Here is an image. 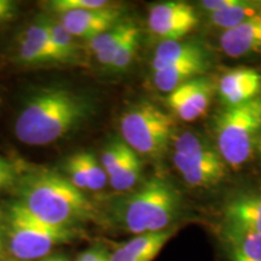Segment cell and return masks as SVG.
Wrapping results in <instances>:
<instances>
[{
  "label": "cell",
  "mask_w": 261,
  "mask_h": 261,
  "mask_svg": "<svg viewBox=\"0 0 261 261\" xmlns=\"http://www.w3.org/2000/svg\"><path fill=\"white\" fill-rule=\"evenodd\" d=\"M0 261H3V260H0Z\"/></svg>",
  "instance_id": "e575fe53"
},
{
  "label": "cell",
  "mask_w": 261,
  "mask_h": 261,
  "mask_svg": "<svg viewBox=\"0 0 261 261\" xmlns=\"http://www.w3.org/2000/svg\"><path fill=\"white\" fill-rule=\"evenodd\" d=\"M142 169V160L136 151H132L121 167L109 177L110 187L119 192L129 191L139 181Z\"/></svg>",
  "instance_id": "44dd1931"
},
{
  "label": "cell",
  "mask_w": 261,
  "mask_h": 261,
  "mask_svg": "<svg viewBox=\"0 0 261 261\" xmlns=\"http://www.w3.org/2000/svg\"><path fill=\"white\" fill-rule=\"evenodd\" d=\"M133 150L121 138H115L106 146L100 155L99 162L106 171L108 178L122 166Z\"/></svg>",
  "instance_id": "cb8c5ba5"
},
{
  "label": "cell",
  "mask_w": 261,
  "mask_h": 261,
  "mask_svg": "<svg viewBox=\"0 0 261 261\" xmlns=\"http://www.w3.org/2000/svg\"><path fill=\"white\" fill-rule=\"evenodd\" d=\"M109 219L135 236L179 227L184 219L180 192L165 177L149 178L135 191L121 196L109 207Z\"/></svg>",
  "instance_id": "7a4b0ae2"
},
{
  "label": "cell",
  "mask_w": 261,
  "mask_h": 261,
  "mask_svg": "<svg viewBox=\"0 0 261 261\" xmlns=\"http://www.w3.org/2000/svg\"><path fill=\"white\" fill-rule=\"evenodd\" d=\"M75 261H80V260H79V259H76V260H75Z\"/></svg>",
  "instance_id": "836d02e7"
},
{
  "label": "cell",
  "mask_w": 261,
  "mask_h": 261,
  "mask_svg": "<svg viewBox=\"0 0 261 261\" xmlns=\"http://www.w3.org/2000/svg\"><path fill=\"white\" fill-rule=\"evenodd\" d=\"M18 57L27 65L58 63V57L51 41L50 18L40 16L25 29L18 48Z\"/></svg>",
  "instance_id": "7c38bea8"
},
{
  "label": "cell",
  "mask_w": 261,
  "mask_h": 261,
  "mask_svg": "<svg viewBox=\"0 0 261 261\" xmlns=\"http://www.w3.org/2000/svg\"><path fill=\"white\" fill-rule=\"evenodd\" d=\"M56 261H68V260L61 255H56Z\"/></svg>",
  "instance_id": "1f68e13d"
},
{
  "label": "cell",
  "mask_w": 261,
  "mask_h": 261,
  "mask_svg": "<svg viewBox=\"0 0 261 261\" xmlns=\"http://www.w3.org/2000/svg\"><path fill=\"white\" fill-rule=\"evenodd\" d=\"M65 169H67L68 175H69L68 179H69V181L75 188H77L81 191L87 190V179L86 173H85V166L81 152L74 154L68 159Z\"/></svg>",
  "instance_id": "4316f807"
},
{
  "label": "cell",
  "mask_w": 261,
  "mask_h": 261,
  "mask_svg": "<svg viewBox=\"0 0 261 261\" xmlns=\"http://www.w3.org/2000/svg\"><path fill=\"white\" fill-rule=\"evenodd\" d=\"M220 48L228 57L261 54V15L221 33Z\"/></svg>",
  "instance_id": "5bb4252c"
},
{
  "label": "cell",
  "mask_w": 261,
  "mask_h": 261,
  "mask_svg": "<svg viewBox=\"0 0 261 261\" xmlns=\"http://www.w3.org/2000/svg\"><path fill=\"white\" fill-rule=\"evenodd\" d=\"M15 180V172L12 166L5 159L0 158V190Z\"/></svg>",
  "instance_id": "f1b7e54d"
},
{
  "label": "cell",
  "mask_w": 261,
  "mask_h": 261,
  "mask_svg": "<svg viewBox=\"0 0 261 261\" xmlns=\"http://www.w3.org/2000/svg\"><path fill=\"white\" fill-rule=\"evenodd\" d=\"M132 24V21L123 19L122 22L114 25L109 31L104 32L102 34L97 35V37L89 40L90 50L96 55L98 62L106 68H110L117 46H119L120 42L122 41V39L128 33Z\"/></svg>",
  "instance_id": "d6986e66"
},
{
  "label": "cell",
  "mask_w": 261,
  "mask_h": 261,
  "mask_svg": "<svg viewBox=\"0 0 261 261\" xmlns=\"http://www.w3.org/2000/svg\"><path fill=\"white\" fill-rule=\"evenodd\" d=\"M123 21V11L115 4L97 10H77L60 15V22L74 38L87 41Z\"/></svg>",
  "instance_id": "30bf717a"
},
{
  "label": "cell",
  "mask_w": 261,
  "mask_h": 261,
  "mask_svg": "<svg viewBox=\"0 0 261 261\" xmlns=\"http://www.w3.org/2000/svg\"><path fill=\"white\" fill-rule=\"evenodd\" d=\"M85 166V173L87 179V190L99 191L109 182L106 171H104L99 160H97L91 152L81 151Z\"/></svg>",
  "instance_id": "d4e9b609"
},
{
  "label": "cell",
  "mask_w": 261,
  "mask_h": 261,
  "mask_svg": "<svg viewBox=\"0 0 261 261\" xmlns=\"http://www.w3.org/2000/svg\"><path fill=\"white\" fill-rule=\"evenodd\" d=\"M114 5V3L107 0H54L48 4L52 11L56 15L64 14L77 10H97Z\"/></svg>",
  "instance_id": "484cf974"
},
{
  "label": "cell",
  "mask_w": 261,
  "mask_h": 261,
  "mask_svg": "<svg viewBox=\"0 0 261 261\" xmlns=\"http://www.w3.org/2000/svg\"><path fill=\"white\" fill-rule=\"evenodd\" d=\"M178 228L135 236L110 253L109 261H154Z\"/></svg>",
  "instance_id": "2e32d148"
},
{
  "label": "cell",
  "mask_w": 261,
  "mask_h": 261,
  "mask_svg": "<svg viewBox=\"0 0 261 261\" xmlns=\"http://www.w3.org/2000/svg\"><path fill=\"white\" fill-rule=\"evenodd\" d=\"M257 150H259L260 154H261V138H260V140H259V145H257Z\"/></svg>",
  "instance_id": "d6a6232c"
},
{
  "label": "cell",
  "mask_w": 261,
  "mask_h": 261,
  "mask_svg": "<svg viewBox=\"0 0 261 261\" xmlns=\"http://www.w3.org/2000/svg\"><path fill=\"white\" fill-rule=\"evenodd\" d=\"M220 223L261 236V191H240L228 197L221 210Z\"/></svg>",
  "instance_id": "4fadbf2b"
},
{
  "label": "cell",
  "mask_w": 261,
  "mask_h": 261,
  "mask_svg": "<svg viewBox=\"0 0 261 261\" xmlns=\"http://www.w3.org/2000/svg\"><path fill=\"white\" fill-rule=\"evenodd\" d=\"M215 89L213 80L202 75L168 93L167 103L172 113L182 121H195L207 112Z\"/></svg>",
  "instance_id": "9c48e42d"
},
{
  "label": "cell",
  "mask_w": 261,
  "mask_h": 261,
  "mask_svg": "<svg viewBox=\"0 0 261 261\" xmlns=\"http://www.w3.org/2000/svg\"><path fill=\"white\" fill-rule=\"evenodd\" d=\"M18 6L14 0H0V28L14 21L18 14Z\"/></svg>",
  "instance_id": "83f0119b"
},
{
  "label": "cell",
  "mask_w": 261,
  "mask_h": 261,
  "mask_svg": "<svg viewBox=\"0 0 261 261\" xmlns=\"http://www.w3.org/2000/svg\"><path fill=\"white\" fill-rule=\"evenodd\" d=\"M139 37L140 31L138 25L133 22L128 33H127L125 38L122 39V41L120 42L119 46H117L115 55H114L113 63L110 65L109 69H112L114 71H121L129 67L130 62H132L133 57H135L136 55L137 47H138Z\"/></svg>",
  "instance_id": "603a6c76"
},
{
  "label": "cell",
  "mask_w": 261,
  "mask_h": 261,
  "mask_svg": "<svg viewBox=\"0 0 261 261\" xmlns=\"http://www.w3.org/2000/svg\"><path fill=\"white\" fill-rule=\"evenodd\" d=\"M259 15H261V2L240 0V3L232 8L210 14V24L221 28L224 32Z\"/></svg>",
  "instance_id": "ffe728a7"
},
{
  "label": "cell",
  "mask_w": 261,
  "mask_h": 261,
  "mask_svg": "<svg viewBox=\"0 0 261 261\" xmlns=\"http://www.w3.org/2000/svg\"><path fill=\"white\" fill-rule=\"evenodd\" d=\"M172 161L189 187L211 188L226 177L227 165L217 148L195 132H181L173 137Z\"/></svg>",
  "instance_id": "52a82bcc"
},
{
  "label": "cell",
  "mask_w": 261,
  "mask_h": 261,
  "mask_svg": "<svg viewBox=\"0 0 261 261\" xmlns=\"http://www.w3.org/2000/svg\"><path fill=\"white\" fill-rule=\"evenodd\" d=\"M172 115L148 100L137 103L120 119L121 139L138 155L158 158L174 137Z\"/></svg>",
  "instance_id": "8992f818"
},
{
  "label": "cell",
  "mask_w": 261,
  "mask_h": 261,
  "mask_svg": "<svg viewBox=\"0 0 261 261\" xmlns=\"http://www.w3.org/2000/svg\"><path fill=\"white\" fill-rule=\"evenodd\" d=\"M42 261H56V255H52V256H46L42 259Z\"/></svg>",
  "instance_id": "4dcf8cb0"
},
{
  "label": "cell",
  "mask_w": 261,
  "mask_h": 261,
  "mask_svg": "<svg viewBox=\"0 0 261 261\" xmlns=\"http://www.w3.org/2000/svg\"><path fill=\"white\" fill-rule=\"evenodd\" d=\"M215 87L225 107L249 102L261 96V71L254 68H233L221 75Z\"/></svg>",
  "instance_id": "8fae6325"
},
{
  "label": "cell",
  "mask_w": 261,
  "mask_h": 261,
  "mask_svg": "<svg viewBox=\"0 0 261 261\" xmlns=\"http://www.w3.org/2000/svg\"><path fill=\"white\" fill-rule=\"evenodd\" d=\"M5 243V233H4V220L3 217H0V253H2L3 248Z\"/></svg>",
  "instance_id": "f546056e"
},
{
  "label": "cell",
  "mask_w": 261,
  "mask_h": 261,
  "mask_svg": "<svg viewBox=\"0 0 261 261\" xmlns=\"http://www.w3.org/2000/svg\"><path fill=\"white\" fill-rule=\"evenodd\" d=\"M18 202L29 213L55 226L79 228L97 219V210L69 179L51 172H33L17 184Z\"/></svg>",
  "instance_id": "3957f363"
},
{
  "label": "cell",
  "mask_w": 261,
  "mask_h": 261,
  "mask_svg": "<svg viewBox=\"0 0 261 261\" xmlns=\"http://www.w3.org/2000/svg\"><path fill=\"white\" fill-rule=\"evenodd\" d=\"M51 41L56 50L58 63H69L76 60L77 45L75 38L57 19L50 18Z\"/></svg>",
  "instance_id": "7402d4cb"
},
{
  "label": "cell",
  "mask_w": 261,
  "mask_h": 261,
  "mask_svg": "<svg viewBox=\"0 0 261 261\" xmlns=\"http://www.w3.org/2000/svg\"><path fill=\"white\" fill-rule=\"evenodd\" d=\"M210 56L179 62L166 69L152 73V83L161 92L171 93L189 80L204 75L210 68Z\"/></svg>",
  "instance_id": "e0dca14e"
},
{
  "label": "cell",
  "mask_w": 261,
  "mask_h": 261,
  "mask_svg": "<svg viewBox=\"0 0 261 261\" xmlns=\"http://www.w3.org/2000/svg\"><path fill=\"white\" fill-rule=\"evenodd\" d=\"M203 56H208V52L196 42L162 41L155 50L150 65L152 73H156L179 62Z\"/></svg>",
  "instance_id": "ac0fdd59"
},
{
  "label": "cell",
  "mask_w": 261,
  "mask_h": 261,
  "mask_svg": "<svg viewBox=\"0 0 261 261\" xmlns=\"http://www.w3.org/2000/svg\"><path fill=\"white\" fill-rule=\"evenodd\" d=\"M3 220L10 253L19 261L44 259L55 247L79 237V228L45 223L29 213L18 201L9 205Z\"/></svg>",
  "instance_id": "277c9868"
},
{
  "label": "cell",
  "mask_w": 261,
  "mask_h": 261,
  "mask_svg": "<svg viewBox=\"0 0 261 261\" xmlns=\"http://www.w3.org/2000/svg\"><path fill=\"white\" fill-rule=\"evenodd\" d=\"M215 148L228 168L249 161L261 138V96L249 102L225 107L215 119Z\"/></svg>",
  "instance_id": "5b68a950"
},
{
  "label": "cell",
  "mask_w": 261,
  "mask_h": 261,
  "mask_svg": "<svg viewBox=\"0 0 261 261\" xmlns=\"http://www.w3.org/2000/svg\"><path fill=\"white\" fill-rule=\"evenodd\" d=\"M91 113V102L83 94L48 87L25 103L15 122V135L27 145L52 144L79 128Z\"/></svg>",
  "instance_id": "6da1fadb"
},
{
  "label": "cell",
  "mask_w": 261,
  "mask_h": 261,
  "mask_svg": "<svg viewBox=\"0 0 261 261\" xmlns=\"http://www.w3.org/2000/svg\"><path fill=\"white\" fill-rule=\"evenodd\" d=\"M197 24V14L188 3L163 2L149 9L150 32L162 41H180Z\"/></svg>",
  "instance_id": "ba28073f"
},
{
  "label": "cell",
  "mask_w": 261,
  "mask_h": 261,
  "mask_svg": "<svg viewBox=\"0 0 261 261\" xmlns=\"http://www.w3.org/2000/svg\"><path fill=\"white\" fill-rule=\"evenodd\" d=\"M218 237L228 261H261L260 234L220 223Z\"/></svg>",
  "instance_id": "9a60e30c"
}]
</instances>
